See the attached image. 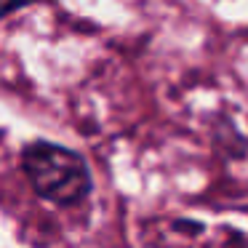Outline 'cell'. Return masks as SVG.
Segmentation results:
<instances>
[{
    "mask_svg": "<svg viewBox=\"0 0 248 248\" xmlns=\"http://www.w3.org/2000/svg\"><path fill=\"white\" fill-rule=\"evenodd\" d=\"M22 171L32 189L54 205H78L91 195V171L78 152L51 141H32L22 150Z\"/></svg>",
    "mask_w": 248,
    "mask_h": 248,
    "instance_id": "6da1fadb",
    "label": "cell"
},
{
    "mask_svg": "<svg viewBox=\"0 0 248 248\" xmlns=\"http://www.w3.org/2000/svg\"><path fill=\"white\" fill-rule=\"evenodd\" d=\"M30 3H35V0H0V19L8 16L11 11H16V8L30 6Z\"/></svg>",
    "mask_w": 248,
    "mask_h": 248,
    "instance_id": "7a4b0ae2",
    "label": "cell"
}]
</instances>
